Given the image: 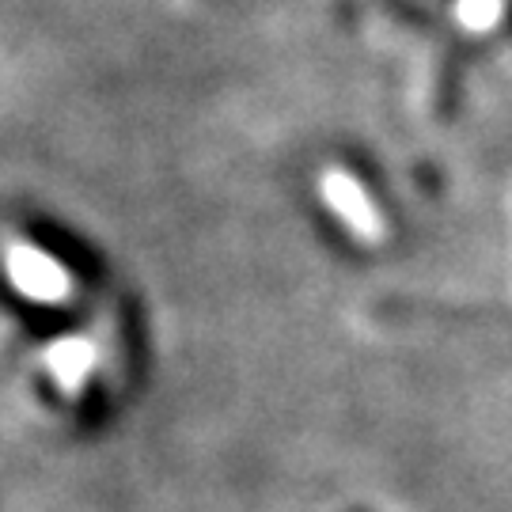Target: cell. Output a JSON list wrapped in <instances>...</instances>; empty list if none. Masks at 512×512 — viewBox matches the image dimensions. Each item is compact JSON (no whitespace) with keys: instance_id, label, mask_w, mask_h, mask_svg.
<instances>
[{"instance_id":"obj_1","label":"cell","mask_w":512,"mask_h":512,"mask_svg":"<svg viewBox=\"0 0 512 512\" xmlns=\"http://www.w3.org/2000/svg\"><path fill=\"white\" fill-rule=\"evenodd\" d=\"M323 190H327V198H330V209L353 228V236H361V239L384 236V220L372 209V198L365 202V190H361V183H357L353 175L334 171Z\"/></svg>"}]
</instances>
